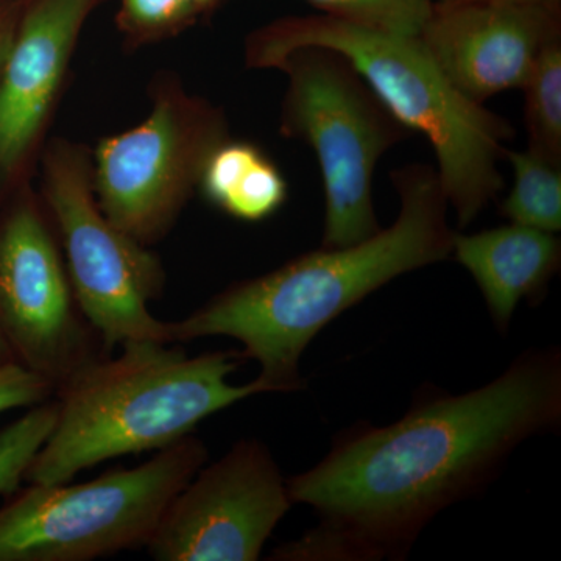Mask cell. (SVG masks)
Returning a JSON list of instances; mask_svg holds the SVG:
<instances>
[{
	"mask_svg": "<svg viewBox=\"0 0 561 561\" xmlns=\"http://www.w3.org/2000/svg\"><path fill=\"white\" fill-rule=\"evenodd\" d=\"M561 421V354L531 350L461 394L430 391L389 426L346 431L319 465L287 481L342 559L404 552L427 523L490 482L523 442Z\"/></svg>",
	"mask_w": 561,
	"mask_h": 561,
	"instance_id": "cell-1",
	"label": "cell"
},
{
	"mask_svg": "<svg viewBox=\"0 0 561 561\" xmlns=\"http://www.w3.org/2000/svg\"><path fill=\"white\" fill-rule=\"evenodd\" d=\"M400 214L389 228L348 247H321L243 280L180 321H169L172 343L234 339L243 359L260 365L272 393L305 389L300 359L324 327L373 291L405 273L448 260L454 231L437 169L402 165L391 172Z\"/></svg>",
	"mask_w": 561,
	"mask_h": 561,
	"instance_id": "cell-2",
	"label": "cell"
},
{
	"mask_svg": "<svg viewBox=\"0 0 561 561\" xmlns=\"http://www.w3.org/2000/svg\"><path fill=\"white\" fill-rule=\"evenodd\" d=\"M242 360L236 350L190 356L180 343L130 342L88 362L55 391L57 423L25 481L72 482L103 461L161 451L214 413L272 393L257 378L230 382Z\"/></svg>",
	"mask_w": 561,
	"mask_h": 561,
	"instance_id": "cell-3",
	"label": "cell"
},
{
	"mask_svg": "<svg viewBox=\"0 0 561 561\" xmlns=\"http://www.w3.org/2000/svg\"><path fill=\"white\" fill-rule=\"evenodd\" d=\"M327 47L348 58L383 105L437 158L438 179L459 227L472 224L504 186L500 162L511 122L472 102L446 79L419 36L370 31L327 14L289 18L251 39L254 68H276L291 51Z\"/></svg>",
	"mask_w": 561,
	"mask_h": 561,
	"instance_id": "cell-4",
	"label": "cell"
},
{
	"mask_svg": "<svg viewBox=\"0 0 561 561\" xmlns=\"http://www.w3.org/2000/svg\"><path fill=\"white\" fill-rule=\"evenodd\" d=\"M208 461L194 435L84 483L14 491L0 507V561H91L146 548L173 497Z\"/></svg>",
	"mask_w": 561,
	"mask_h": 561,
	"instance_id": "cell-5",
	"label": "cell"
},
{
	"mask_svg": "<svg viewBox=\"0 0 561 561\" xmlns=\"http://www.w3.org/2000/svg\"><path fill=\"white\" fill-rule=\"evenodd\" d=\"M276 68L289 73L284 131L308 144L319 161L324 190L321 247L367 241L381 230L373 202L376 168L413 133L337 50L302 47Z\"/></svg>",
	"mask_w": 561,
	"mask_h": 561,
	"instance_id": "cell-6",
	"label": "cell"
},
{
	"mask_svg": "<svg viewBox=\"0 0 561 561\" xmlns=\"http://www.w3.org/2000/svg\"><path fill=\"white\" fill-rule=\"evenodd\" d=\"M47 202L60 230L80 311L105 354L130 342L172 343L169 321L158 320L149 309L164 283L160 262L103 216L76 154L51 157Z\"/></svg>",
	"mask_w": 561,
	"mask_h": 561,
	"instance_id": "cell-7",
	"label": "cell"
},
{
	"mask_svg": "<svg viewBox=\"0 0 561 561\" xmlns=\"http://www.w3.org/2000/svg\"><path fill=\"white\" fill-rule=\"evenodd\" d=\"M291 505L267 446L243 438L195 472L146 549L158 561H256Z\"/></svg>",
	"mask_w": 561,
	"mask_h": 561,
	"instance_id": "cell-8",
	"label": "cell"
},
{
	"mask_svg": "<svg viewBox=\"0 0 561 561\" xmlns=\"http://www.w3.org/2000/svg\"><path fill=\"white\" fill-rule=\"evenodd\" d=\"M0 330L16 360L57 389L103 356L49 228L27 203L0 221Z\"/></svg>",
	"mask_w": 561,
	"mask_h": 561,
	"instance_id": "cell-9",
	"label": "cell"
},
{
	"mask_svg": "<svg viewBox=\"0 0 561 561\" xmlns=\"http://www.w3.org/2000/svg\"><path fill=\"white\" fill-rule=\"evenodd\" d=\"M419 38L446 79L483 105L524 87L542 50L561 39V9L435 2Z\"/></svg>",
	"mask_w": 561,
	"mask_h": 561,
	"instance_id": "cell-10",
	"label": "cell"
},
{
	"mask_svg": "<svg viewBox=\"0 0 561 561\" xmlns=\"http://www.w3.org/2000/svg\"><path fill=\"white\" fill-rule=\"evenodd\" d=\"M186 136L171 106L102 142L98 151V191L103 216L125 234L146 242L171 220L179 191Z\"/></svg>",
	"mask_w": 561,
	"mask_h": 561,
	"instance_id": "cell-11",
	"label": "cell"
},
{
	"mask_svg": "<svg viewBox=\"0 0 561 561\" xmlns=\"http://www.w3.org/2000/svg\"><path fill=\"white\" fill-rule=\"evenodd\" d=\"M92 0H39L0 72V172L16 168L46 116Z\"/></svg>",
	"mask_w": 561,
	"mask_h": 561,
	"instance_id": "cell-12",
	"label": "cell"
},
{
	"mask_svg": "<svg viewBox=\"0 0 561 561\" xmlns=\"http://www.w3.org/2000/svg\"><path fill=\"white\" fill-rule=\"evenodd\" d=\"M451 254L471 273L497 330L507 332L522 301H541L559 273L561 241L553 232L508 224L454 232Z\"/></svg>",
	"mask_w": 561,
	"mask_h": 561,
	"instance_id": "cell-13",
	"label": "cell"
},
{
	"mask_svg": "<svg viewBox=\"0 0 561 561\" xmlns=\"http://www.w3.org/2000/svg\"><path fill=\"white\" fill-rule=\"evenodd\" d=\"M203 191L217 208L242 221L268 219L287 198L283 173L249 142L210 151L203 169Z\"/></svg>",
	"mask_w": 561,
	"mask_h": 561,
	"instance_id": "cell-14",
	"label": "cell"
},
{
	"mask_svg": "<svg viewBox=\"0 0 561 561\" xmlns=\"http://www.w3.org/2000/svg\"><path fill=\"white\" fill-rule=\"evenodd\" d=\"M511 161L513 186L501 203L502 216L511 224L546 232L561 230V165L529 149L505 150Z\"/></svg>",
	"mask_w": 561,
	"mask_h": 561,
	"instance_id": "cell-15",
	"label": "cell"
},
{
	"mask_svg": "<svg viewBox=\"0 0 561 561\" xmlns=\"http://www.w3.org/2000/svg\"><path fill=\"white\" fill-rule=\"evenodd\" d=\"M522 90L529 133L527 149L561 165V39L542 50Z\"/></svg>",
	"mask_w": 561,
	"mask_h": 561,
	"instance_id": "cell-16",
	"label": "cell"
},
{
	"mask_svg": "<svg viewBox=\"0 0 561 561\" xmlns=\"http://www.w3.org/2000/svg\"><path fill=\"white\" fill-rule=\"evenodd\" d=\"M319 13L400 36H420L437 0H305Z\"/></svg>",
	"mask_w": 561,
	"mask_h": 561,
	"instance_id": "cell-17",
	"label": "cell"
},
{
	"mask_svg": "<svg viewBox=\"0 0 561 561\" xmlns=\"http://www.w3.org/2000/svg\"><path fill=\"white\" fill-rule=\"evenodd\" d=\"M57 416L54 397L0 431V496L9 497L21 489L25 472L54 431Z\"/></svg>",
	"mask_w": 561,
	"mask_h": 561,
	"instance_id": "cell-18",
	"label": "cell"
},
{
	"mask_svg": "<svg viewBox=\"0 0 561 561\" xmlns=\"http://www.w3.org/2000/svg\"><path fill=\"white\" fill-rule=\"evenodd\" d=\"M57 387L20 362L0 367V413L21 408H35L55 397Z\"/></svg>",
	"mask_w": 561,
	"mask_h": 561,
	"instance_id": "cell-19",
	"label": "cell"
},
{
	"mask_svg": "<svg viewBox=\"0 0 561 561\" xmlns=\"http://www.w3.org/2000/svg\"><path fill=\"white\" fill-rule=\"evenodd\" d=\"M128 13L142 25L168 24L187 11L180 0H125Z\"/></svg>",
	"mask_w": 561,
	"mask_h": 561,
	"instance_id": "cell-20",
	"label": "cell"
},
{
	"mask_svg": "<svg viewBox=\"0 0 561 561\" xmlns=\"http://www.w3.org/2000/svg\"><path fill=\"white\" fill-rule=\"evenodd\" d=\"M14 35L9 22L0 14V72H2L3 65H5L7 55H9Z\"/></svg>",
	"mask_w": 561,
	"mask_h": 561,
	"instance_id": "cell-21",
	"label": "cell"
},
{
	"mask_svg": "<svg viewBox=\"0 0 561 561\" xmlns=\"http://www.w3.org/2000/svg\"><path fill=\"white\" fill-rule=\"evenodd\" d=\"M442 3L457 2H507V3H529V5L552 7V9H561V0H437Z\"/></svg>",
	"mask_w": 561,
	"mask_h": 561,
	"instance_id": "cell-22",
	"label": "cell"
},
{
	"mask_svg": "<svg viewBox=\"0 0 561 561\" xmlns=\"http://www.w3.org/2000/svg\"><path fill=\"white\" fill-rule=\"evenodd\" d=\"M10 362H18L14 357L13 351H11L9 342H7L5 335L0 330V367L2 365L10 364Z\"/></svg>",
	"mask_w": 561,
	"mask_h": 561,
	"instance_id": "cell-23",
	"label": "cell"
},
{
	"mask_svg": "<svg viewBox=\"0 0 561 561\" xmlns=\"http://www.w3.org/2000/svg\"><path fill=\"white\" fill-rule=\"evenodd\" d=\"M183 3L184 9H186L187 13L192 10L203 9V7H208L210 3H216L217 0H180Z\"/></svg>",
	"mask_w": 561,
	"mask_h": 561,
	"instance_id": "cell-24",
	"label": "cell"
}]
</instances>
